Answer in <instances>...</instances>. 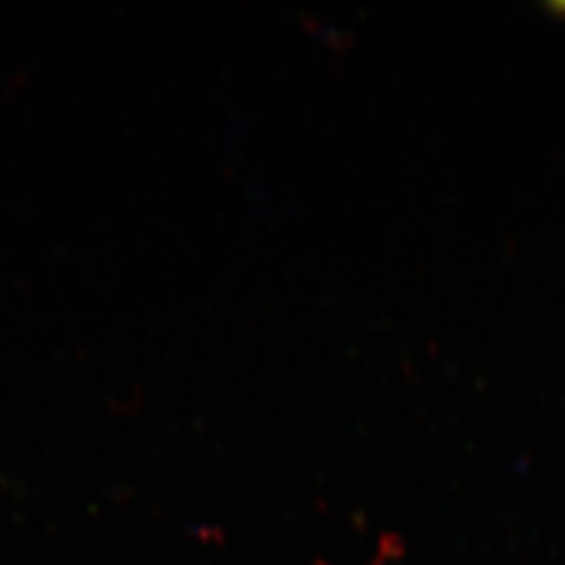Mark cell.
<instances>
[{
    "instance_id": "6da1fadb",
    "label": "cell",
    "mask_w": 565,
    "mask_h": 565,
    "mask_svg": "<svg viewBox=\"0 0 565 565\" xmlns=\"http://www.w3.org/2000/svg\"><path fill=\"white\" fill-rule=\"evenodd\" d=\"M552 10H556V12L565 14V3H556V6H552Z\"/></svg>"
}]
</instances>
